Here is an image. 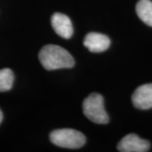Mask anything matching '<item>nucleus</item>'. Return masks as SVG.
I'll list each match as a JSON object with an SVG mask.
<instances>
[{"label": "nucleus", "mask_w": 152, "mask_h": 152, "mask_svg": "<svg viewBox=\"0 0 152 152\" xmlns=\"http://www.w3.org/2000/svg\"><path fill=\"white\" fill-rule=\"evenodd\" d=\"M132 102L136 108H152V83L138 87L132 96Z\"/></svg>", "instance_id": "423d86ee"}, {"label": "nucleus", "mask_w": 152, "mask_h": 152, "mask_svg": "<svg viewBox=\"0 0 152 152\" xmlns=\"http://www.w3.org/2000/svg\"><path fill=\"white\" fill-rule=\"evenodd\" d=\"M50 140L55 145L67 149H79L86 144V137L80 131L72 129H61L50 134Z\"/></svg>", "instance_id": "7ed1b4c3"}, {"label": "nucleus", "mask_w": 152, "mask_h": 152, "mask_svg": "<svg viewBox=\"0 0 152 152\" xmlns=\"http://www.w3.org/2000/svg\"><path fill=\"white\" fill-rule=\"evenodd\" d=\"M83 113L95 124H106L109 122L108 115L104 107V98L99 93H91L84 100Z\"/></svg>", "instance_id": "f03ea898"}, {"label": "nucleus", "mask_w": 152, "mask_h": 152, "mask_svg": "<svg viewBox=\"0 0 152 152\" xmlns=\"http://www.w3.org/2000/svg\"><path fill=\"white\" fill-rule=\"evenodd\" d=\"M39 60L47 70L69 69L75 65V59L64 48L57 45H47L41 49Z\"/></svg>", "instance_id": "f257e3e1"}, {"label": "nucleus", "mask_w": 152, "mask_h": 152, "mask_svg": "<svg viewBox=\"0 0 152 152\" xmlns=\"http://www.w3.org/2000/svg\"><path fill=\"white\" fill-rule=\"evenodd\" d=\"M117 148L121 152H146L150 150L151 144L135 134H129L120 140Z\"/></svg>", "instance_id": "20e7f679"}, {"label": "nucleus", "mask_w": 152, "mask_h": 152, "mask_svg": "<svg viewBox=\"0 0 152 152\" xmlns=\"http://www.w3.org/2000/svg\"><path fill=\"white\" fill-rule=\"evenodd\" d=\"M51 23L54 31L61 37L64 39H69L73 36V25L69 17L61 14L55 13L51 19Z\"/></svg>", "instance_id": "0eeeda50"}, {"label": "nucleus", "mask_w": 152, "mask_h": 152, "mask_svg": "<svg viewBox=\"0 0 152 152\" xmlns=\"http://www.w3.org/2000/svg\"><path fill=\"white\" fill-rule=\"evenodd\" d=\"M136 13L142 21L152 27V1L140 0L136 4Z\"/></svg>", "instance_id": "6e6552de"}, {"label": "nucleus", "mask_w": 152, "mask_h": 152, "mask_svg": "<svg viewBox=\"0 0 152 152\" xmlns=\"http://www.w3.org/2000/svg\"><path fill=\"white\" fill-rule=\"evenodd\" d=\"M15 80L13 71L10 69H0V92L10 91Z\"/></svg>", "instance_id": "1a4fd4ad"}, {"label": "nucleus", "mask_w": 152, "mask_h": 152, "mask_svg": "<svg viewBox=\"0 0 152 152\" xmlns=\"http://www.w3.org/2000/svg\"><path fill=\"white\" fill-rule=\"evenodd\" d=\"M111 41L107 36L101 33H88L84 39V45L88 50L94 53L105 52L110 47Z\"/></svg>", "instance_id": "39448f33"}, {"label": "nucleus", "mask_w": 152, "mask_h": 152, "mask_svg": "<svg viewBox=\"0 0 152 152\" xmlns=\"http://www.w3.org/2000/svg\"><path fill=\"white\" fill-rule=\"evenodd\" d=\"M2 121H3V113L0 109V124L2 123Z\"/></svg>", "instance_id": "9d476101"}]
</instances>
